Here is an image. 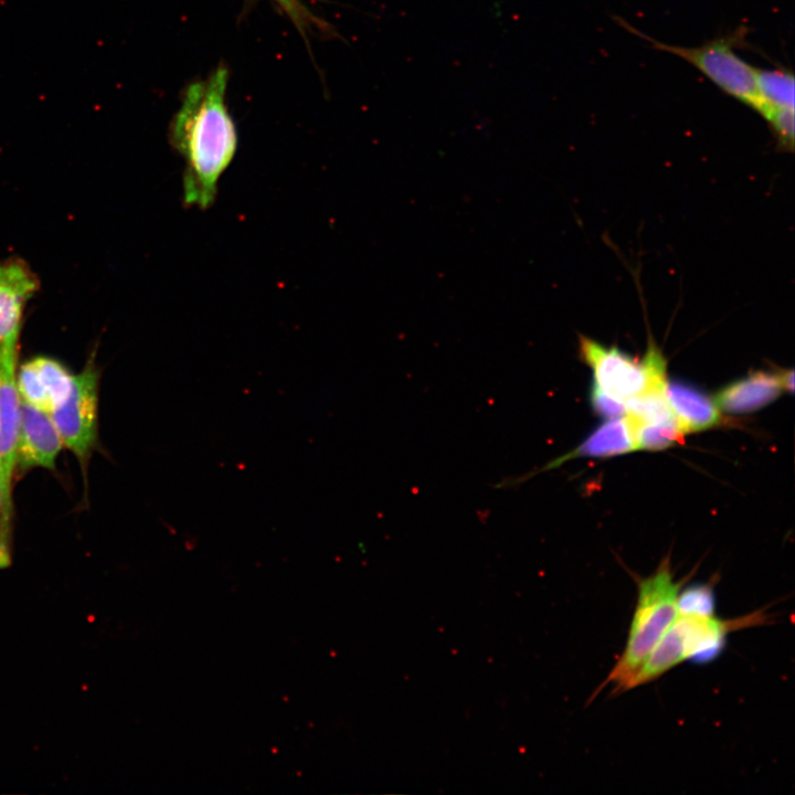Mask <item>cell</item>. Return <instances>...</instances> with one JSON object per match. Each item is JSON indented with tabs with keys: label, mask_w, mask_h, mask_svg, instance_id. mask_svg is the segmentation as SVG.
Here are the masks:
<instances>
[{
	"label": "cell",
	"mask_w": 795,
	"mask_h": 795,
	"mask_svg": "<svg viewBox=\"0 0 795 795\" xmlns=\"http://www.w3.org/2000/svg\"><path fill=\"white\" fill-rule=\"evenodd\" d=\"M229 70L220 64L204 80L189 84L170 125V141L184 160L183 200L209 208L220 177L237 149V130L226 105Z\"/></svg>",
	"instance_id": "cell-1"
},
{
	"label": "cell",
	"mask_w": 795,
	"mask_h": 795,
	"mask_svg": "<svg viewBox=\"0 0 795 795\" xmlns=\"http://www.w3.org/2000/svg\"><path fill=\"white\" fill-rule=\"evenodd\" d=\"M681 583L675 582L668 559L656 572L638 582L637 602L624 651L604 685L615 691L627 690L665 632L678 614L677 600Z\"/></svg>",
	"instance_id": "cell-2"
},
{
	"label": "cell",
	"mask_w": 795,
	"mask_h": 795,
	"mask_svg": "<svg viewBox=\"0 0 795 795\" xmlns=\"http://www.w3.org/2000/svg\"><path fill=\"white\" fill-rule=\"evenodd\" d=\"M767 615L763 611L734 619H718L677 614L644 665L630 680L627 690L659 678L686 659L707 662L721 651L727 635L733 630L762 625Z\"/></svg>",
	"instance_id": "cell-3"
},
{
	"label": "cell",
	"mask_w": 795,
	"mask_h": 795,
	"mask_svg": "<svg viewBox=\"0 0 795 795\" xmlns=\"http://www.w3.org/2000/svg\"><path fill=\"white\" fill-rule=\"evenodd\" d=\"M627 29L646 39L655 49L670 53L691 64L727 95L754 110L760 105L761 98L755 80L756 68L735 52L742 42L743 33L720 36L699 46L686 47L656 41L630 26Z\"/></svg>",
	"instance_id": "cell-4"
},
{
	"label": "cell",
	"mask_w": 795,
	"mask_h": 795,
	"mask_svg": "<svg viewBox=\"0 0 795 795\" xmlns=\"http://www.w3.org/2000/svg\"><path fill=\"white\" fill-rule=\"evenodd\" d=\"M19 352L0 354V570L12 559L13 479L20 417L17 389Z\"/></svg>",
	"instance_id": "cell-5"
},
{
	"label": "cell",
	"mask_w": 795,
	"mask_h": 795,
	"mask_svg": "<svg viewBox=\"0 0 795 795\" xmlns=\"http://www.w3.org/2000/svg\"><path fill=\"white\" fill-rule=\"evenodd\" d=\"M99 371L94 356L73 375L65 400L51 413L63 446L86 467L98 438Z\"/></svg>",
	"instance_id": "cell-6"
},
{
	"label": "cell",
	"mask_w": 795,
	"mask_h": 795,
	"mask_svg": "<svg viewBox=\"0 0 795 795\" xmlns=\"http://www.w3.org/2000/svg\"><path fill=\"white\" fill-rule=\"evenodd\" d=\"M40 289V279L21 257L0 259V353L19 352L28 301Z\"/></svg>",
	"instance_id": "cell-7"
},
{
	"label": "cell",
	"mask_w": 795,
	"mask_h": 795,
	"mask_svg": "<svg viewBox=\"0 0 795 795\" xmlns=\"http://www.w3.org/2000/svg\"><path fill=\"white\" fill-rule=\"evenodd\" d=\"M579 349L593 371L595 383L606 393L625 401L645 389L648 381L645 359L639 362L616 347H604L585 336H580Z\"/></svg>",
	"instance_id": "cell-8"
},
{
	"label": "cell",
	"mask_w": 795,
	"mask_h": 795,
	"mask_svg": "<svg viewBox=\"0 0 795 795\" xmlns=\"http://www.w3.org/2000/svg\"><path fill=\"white\" fill-rule=\"evenodd\" d=\"M62 447L50 413L20 399L17 467L54 469Z\"/></svg>",
	"instance_id": "cell-9"
},
{
	"label": "cell",
	"mask_w": 795,
	"mask_h": 795,
	"mask_svg": "<svg viewBox=\"0 0 795 795\" xmlns=\"http://www.w3.org/2000/svg\"><path fill=\"white\" fill-rule=\"evenodd\" d=\"M73 375L62 362L36 356L17 371V389L21 400L51 413L67 396Z\"/></svg>",
	"instance_id": "cell-10"
},
{
	"label": "cell",
	"mask_w": 795,
	"mask_h": 795,
	"mask_svg": "<svg viewBox=\"0 0 795 795\" xmlns=\"http://www.w3.org/2000/svg\"><path fill=\"white\" fill-rule=\"evenodd\" d=\"M782 390L781 373L757 371L723 388L716 404L728 413H748L771 403Z\"/></svg>",
	"instance_id": "cell-11"
},
{
	"label": "cell",
	"mask_w": 795,
	"mask_h": 795,
	"mask_svg": "<svg viewBox=\"0 0 795 795\" xmlns=\"http://www.w3.org/2000/svg\"><path fill=\"white\" fill-rule=\"evenodd\" d=\"M666 394L678 426L685 434L710 428L720 422L717 404L699 390L672 381L667 384Z\"/></svg>",
	"instance_id": "cell-12"
},
{
	"label": "cell",
	"mask_w": 795,
	"mask_h": 795,
	"mask_svg": "<svg viewBox=\"0 0 795 795\" xmlns=\"http://www.w3.org/2000/svg\"><path fill=\"white\" fill-rule=\"evenodd\" d=\"M634 449L635 445L625 416L613 418L594 431L576 448L553 459L541 470L556 468L564 462L576 457H606Z\"/></svg>",
	"instance_id": "cell-13"
},
{
	"label": "cell",
	"mask_w": 795,
	"mask_h": 795,
	"mask_svg": "<svg viewBox=\"0 0 795 795\" xmlns=\"http://www.w3.org/2000/svg\"><path fill=\"white\" fill-rule=\"evenodd\" d=\"M626 415L645 423L676 422L666 388H648L624 401ZM678 424V423H677Z\"/></svg>",
	"instance_id": "cell-14"
},
{
	"label": "cell",
	"mask_w": 795,
	"mask_h": 795,
	"mask_svg": "<svg viewBox=\"0 0 795 795\" xmlns=\"http://www.w3.org/2000/svg\"><path fill=\"white\" fill-rule=\"evenodd\" d=\"M635 449L660 451L683 442L676 422L645 423L625 415Z\"/></svg>",
	"instance_id": "cell-15"
},
{
	"label": "cell",
	"mask_w": 795,
	"mask_h": 795,
	"mask_svg": "<svg viewBox=\"0 0 795 795\" xmlns=\"http://www.w3.org/2000/svg\"><path fill=\"white\" fill-rule=\"evenodd\" d=\"M756 88L761 103L794 108L795 80L783 68H756Z\"/></svg>",
	"instance_id": "cell-16"
},
{
	"label": "cell",
	"mask_w": 795,
	"mask_h": 795,
	"mask_svg": "<svg viewBox=\"0 0 795 795\" xmlns=\"http://www.w3.org/2000/svg\"><path fill=\"white\" fill-rule=\"evenodd\" d=\"M755 110L768 124L778 144L786 150L794 148V108L760 103Z\"/></svg>",
	"instance_id": "cell-17"
},
{
	"label": "cell",
	"mask_w": 795,
	"mask_h": 795,
	"mask_svg": "<svg viewBox=\"0 0 795 795\" xmlns=\"http://www.w3.org/2000/svg\"><path fill=\"white\" fill-rule=\"evenodd\" d=\"M714 593L707 584L693 585L678 594V614L710 617L714 612Z\"/></svg>",
	"instance_id": "cell-18"
},
{
	"label": "cell",
	"mask_w": 795,
	"mask_h": 795,
	"mask_svg": "<svg viewBox=\"0 0 795 795\" xmlns=\"http://www.w3.org/2000/svg\"><path fill=\"white\" fill-rule=\"evenodd\" d=\"M292 21L301 36L306 40L314 31H328L326 22L319 19L306 6L304 0H272Z\"/></svg>",
	"instance_id": "cell-19"
},
{
	"label": "cell",
	"mask_w": 795,
	"mask_h": 795,
	"mask_svg": "<svg viewBox=\"0 0 795 795\" xmlns=\"http://www.w3.org/2000/svg\"><path fill=\"white\" fill-rule=\"evenodd\" d=\"M591 402L596 413L608 420L618 418L626 414L624 401L606 393L595 382L591 391Z\"/></svg>",
	"instance_id": "cell-20"
},
{
	"label": "cell",
	"mask_w": 795,
	"mask_h": 795,
	"mask_svg": "<svg viewBox=\"0 0 795 795\" xmlns=\"http://www.w3.org/2000/svg\"><path fill=\"white\" fill-rule=\"evenodd\" d=\"M783 389L793 391L794 389V372L793 370L784 371L781 373Z\"/></svg>",
	"instance_id": "cell-21"
}]
</instances>
